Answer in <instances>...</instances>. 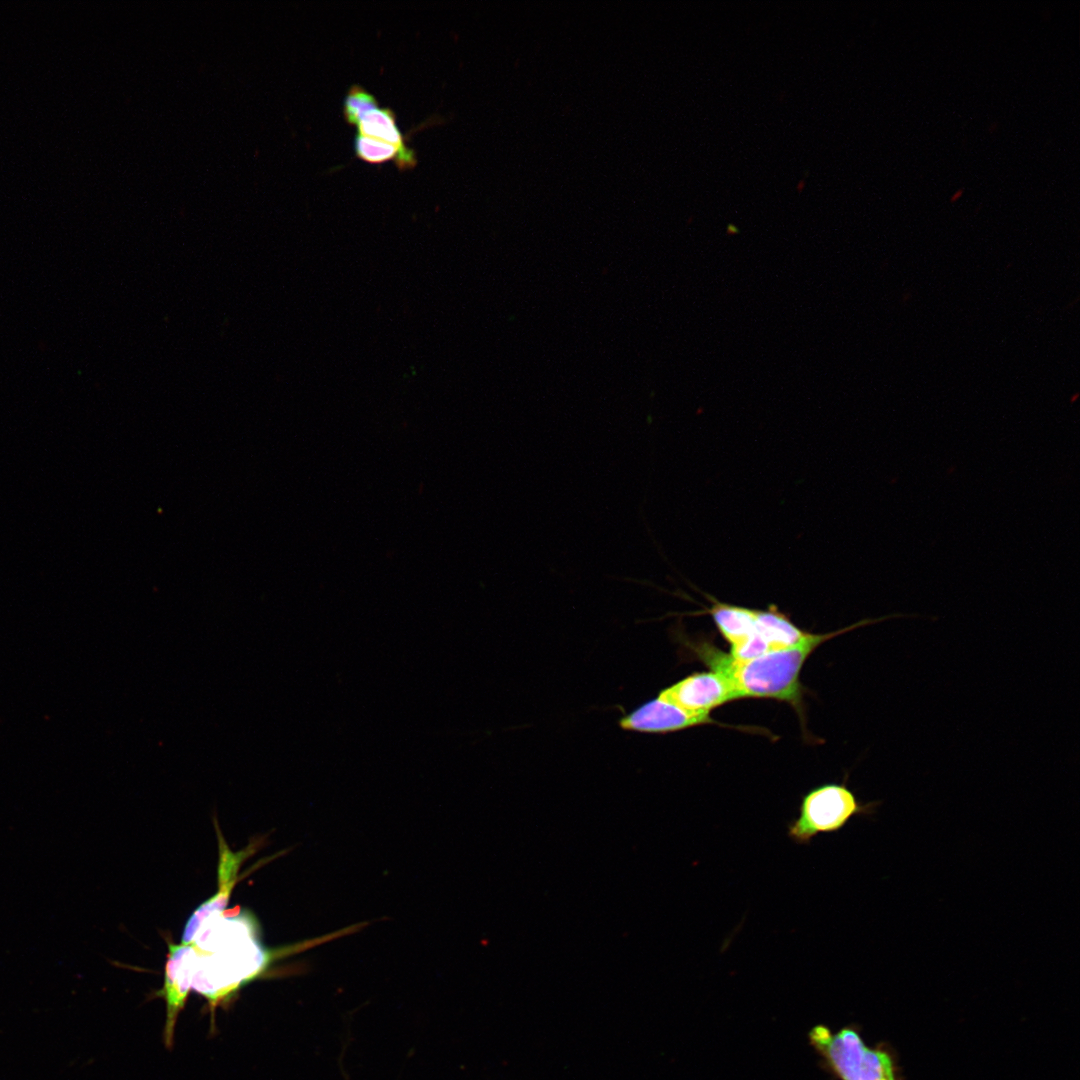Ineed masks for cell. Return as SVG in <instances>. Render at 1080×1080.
<instances>
[{"label":"cell","instance_id":"obj_14","mask_svg":"<svg viewBox=\"0 0 1080 1080\" xmlns=\"http://www.w3.org/2000/svg\"><path fill=\"white\" fill-rule=\"evenodd\" d=\"M964 189H958L951 197L950 202L954 203L959 200L963 195Z\"/></svg>","mask_w":1080,"mask_h":1080},{"label":"cell","instance_id":"obj_10","mask_svg":"<svg viewBox=\"0 0 1080 1080\" xmlns=\"http://www.w3.org/2000/svg\"><path fill=\"white\" fill-rule=\"evenodd\" d=\"M356 126L359 134L396 146L402 152L410 169L416 166V153L407 145L406 137L400 131L392 109L377 105L363 113Z\"/></svg>","mask_w":1080,"mask_h":1080},{"label":"cell","instance_id":"obj_5","mask_svg":"<svg viewBox=\"0 0 1080 1080\" xmlns=\"http://www.w3.org/2000/svg\"><path fill=\"white\" fill-rule=\"evenodd\" d=\"M658 696L687 711L706 715L737 700L729 681L712 670L693 673L663 689Z\"/></svg>","mask_w":1080,"mask_h":1080},{"label":"cell","instance_id":"obj_6","mask_svg":"<svg viewBox=\"0 0 1080 1080\" xmlns=\"http://www.w3.org/2000/svg\"><path fill=\"white\" fill-rule=\"evenodd\" d=\"M168 947L169 953L165 964L164 983L159 995L166 1003L164 1041L166 1046L170 1047L173 1042L177 1017L184 1008L191 990V972L197 950L191 943H170Z\"/></svg>","mask_w":1080,"mask_h":1080},{"label":"cell","instance_id":"obj_9","mask_svg":"<svg viewBox=\"0 0 1080 1080\" xmlns=\"http://www.w3.org/2000/svg\"><path fill=\"white\" fill-rule=\"evenodd\" d=\"M716 627L730 645V650L758 635L755 609L711 600L707 609Z\"/></svg>","mask_w":1080,"mask_h":1080},{"label":"cell","instance_id":"obj_7","mask_svg":"<svg viewBox=\"0 0 1080 1080\" xmlns=\"http://www.w3.org/2000/svg\"><path fill=\"white\" fill-rule=\"evenodd\" d=\"M218 843L217 892L202 903L188 919L182 935L181 943L183 944L192 943L204 924L215 920L223 913L236 884L238 870L248 855V850L231 851L219 830Z\"/></svg>","mask_w":1080,"mask_h":1080},{"label":"cell","instance_id":"obj_2","mask_svg":"<svg viewBox=\"0 0 1080 1080\" xmlns=\"http://www.w3.org/2000/svg\"><path fill=\"white\" fill-rule=\"evenodd\" d=\"M221 931V930H220ZM207 949L198 951L191 972V990L216 1006L243 984L261 974L275 958L289 956L331 941L329 934L289 945L275 952L265 951L253 936L216 935Z\"/></svg>","mask_w":1080,"mask_h":1080},{"label":"cell","instance_id":"obj_3","mask_svg":"<svg viewBox=\"0 0 1080 1080\" xmlns=\"http://www.w3.org/2000/svg\"><path fill=\"white\" fill-rule=\"evenodd\" d=\"M808 1037L840 1080H899L892 1055L884 1048L867 1045L852 1027L833 1032L816 1025Z\"/></svg>","mask_w":1080,"mask_h":1080},{"label":"cell","instance_id":"obj_1","mask_svg":"<svg viewBox=\"0 0 1080 1080\" xmlns=\"http://www.w3.org/2000/svg\"><path fill=\"white\" fill-rule=\"evenodd\" d=\"M865 619L844 629L825 633H809L799 643L777 649L750 659H737L719 650L708 641L693 644L695 654L710 670L722 674L730 683L737 699L767 698L786 702L801 711V670L809 656L825 641L842 633L891 618Z\"/></svg>","mask_w":1080,"mask_h":1080},{"label":"cell","instance_id":"obj_4","mask_svg":"<svg viewBox=\"0 0 1080 1080\" xmlns=\"http://www.w3.org/2000/svg\"><path fill=\"white\" fill-rule=\"evenodd\" d=\"M879 804L860 802L845 782L819 785L802 797L798 816L787 825V836L796 844L808 845L821 833L842 830L854 817L873 815Z\"/></svg>","mask_w":1080,"mask_h":1080},{"label":"cell","instance_id":"obj_13","mask_svg":"<svg viewBox=\"0 0 1080 1080\" xmlns=\"http://www.w3.org/2000/svg\"><path fill=\"white\" fill-rule=\"evenodd\" d=\"M377 105L378 101L372 93L359 84H353L344 97V118L347 123L356 125L363 113Z\"/></svg>","mask_w":1080,"mask_h":1080},{"label":"cell","instance_id":"obj_12","mask_svg":"<svg viewBox=\"0 0 1080 1080\" xmlns=\"http://www.w3.org/2000/svg\"><path fill=\"white\" fill-rule=\"evenodd\" d=\"M356 156L370 164L394 161L400 170L410 169L402 152L394 145L379 139L357 134L354 139Z\"/></svg>","mask_w":1080,"mask_h":1080},{"label":"cell","instance_id":"obj_11","mask_svg":"<svg viewBox=\"0 0 1080 1080\" xmlns=\"http://www.w3.org/2000/svg\"><path fill=\"white\" fill-rule=\"evenodd\" d=\"M756 628L771 651L787 648L802 641L809 632L796 626L777 608L755 609Z\"/></svg>","mask_w":1080,"mask_h":1080},{"label":"cell","instance_id":"obj_8","mask_svg":"<svg viewBox=\"0 0 1080 1080\" xmlns=\"http://www.w3.org/2000/svg\"><path fill=\"white\" fill-rule=\"evenodd\" d=\"M705 724L719 725L710 715L687 711L659 696L619 721L622 729L641 733H668Z\"/></svg>","mask_w":1080,"mask_h":1080}]
</instances>
